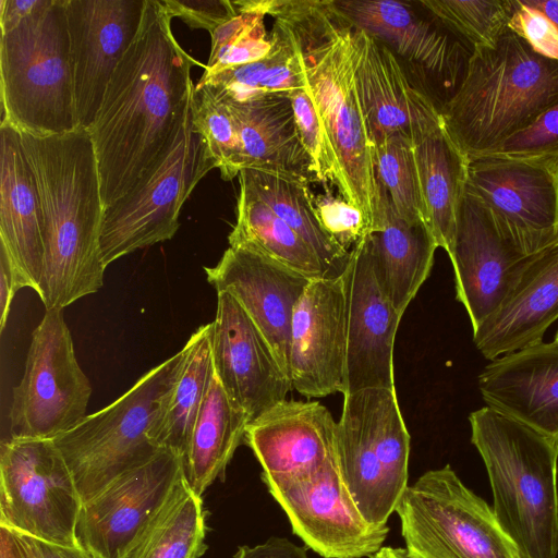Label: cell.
I'll return each instance as SVG.
<instances>
[{
	"mask_svg": "<svg viewBox=\"0 0 558 558\" xmlns=\"http://www.w3.org/2000/svg\"><path fill=\"white\" fill-rule=\"evenodd\" d=\"M396 512L416 558H521L493 508L449 464L409 485Z\"/></svg>",
	"mask_w": 558,
	"mask_h": 558,
	"instance_id": "cell-10",
	"label": "cell"
},
{
	"mask_svg": "<svg viewBox=\"0 0 558 558\" xmlns=\"http://www.w3.org/2000/svg\"><path fill=\"white\" fill-rule=\"evenodd\" d=\"M558 104V61L508 28L494 47L475 48L466 76L440 110L469 161L494 149Z\"/></svg>",
	"mask_w": 558,
	"mask_h": 558,
	"instance_id": "cell-4",
	"label": "cell"
},
{
	"mask_svg": "<svg viewBox=\"0 0 558 558\" xmlns=\"http://www.w3.org/2000/svg\"><path fill=\"white\" fill-rule=\"evenodd\" d=\"M508 27L538 54L558 61V27L525 0H512Z\"/></svg>",
	"mask_w": 558,
	"mask_h": 558,
	"instance_id": "cell-44",
	"label": "cell"
},
{
	"mask_svg": "<svg viewBox=\"0 0 558 558\" xmlns=\"http://www.w3.org/2000/svg\"><path fill=\"white\" fill-rule=\"evenodd\" d=\"M184 472V459L161 449L113 478L83 502L76 526L78 544L99 558H120Z\"/></svg>",
	"mask_w": 558,
	"mask_h": 558,
	"instance_id": "cell-17",
	"label": "cell"
},
{
	"mask_svg": "<svg viewBox=\"0 0 558 558\" xmlns=\"http://www.w3.org/2000/svg\"><path fill=\"white\" fill-rule=\"evenodd\" d=\"M161 0H146L138 34L112 74L87 130L104 208L125 195L168 144L199 64L178 43Z\"/></svg>",
	"mask_w": 558,
	"mask_h": 558,
	"instance_id": "cell-1",
	"label": "cell"
},
{
	"mask_svg": "<svg viewBox=\"0 0 558 558\" xmlns=\"http://www.w3.org/2000/svg\"><path fill=\"white\" fill-rule=\"evenodd\" d=\"M277 45L274 29L268 33L265 23L253 28L228 44L215 56L208 58L201 78H206L225 70L259 61L269 56Z\"/></svg>",
	"mask_w": 558,
	"mask_h": 558,
	"instance_id": "cell-43",
	"label": "cell"
},
{
	"mask_svg": "<svg viewBox=\"0 0 558 558\" xmlns=\"http://www.w3.org/2000/svg\"><path fill=\"white\" fill-rule=\"evenodd\" d=\"M172 17L181 19L191 28L213 33L236 15L234 1L230 0H161Z\"/></svg>",
	"mask_w": 558,
	"mask_h": 558,
	"instance_id": "cell-45",
	"label": "cell"
},
{
	"mask_svg": "<svg viewBox=\"0 0 558 558\" xmlns=\"http://www.w3.org/2000/svg\"><path fill=\"white\" fill-rule=\"evenodd\" d=\"M32 539L40 558H99L81 545L65 546L36 538Z\"/></svg>",
	"mask_w": 558,
	"mask_h": 558,
	"instance_id": "cell-50",
	"label": "cell"
},
{
	"mask_svg": "<svg viewBox=\"0 0 558 558\" xmlns=\"http://www.w3.org/2000/svg\"><path fill=\"white\" fill-rule=\"evenodd\" d=\"M336 450L361 513L369 523L386 525L409 486L410 435L396 390L366 388L344 395Z\"/></svg>",
	"mask_w": 558,
	"mask_h": 558,
	"instance_id": "cell-9",
	"label": "cell"
},
{
	"mask_svg": "<svg viewBox=\"0 0 558 558\" xmlns=\"http://www.w3.org/2000/svg\"><path fill=\"white\" fill-rule=\"evenodd\" d=\"M211 324L214 371L230 400L251 421L286 400L292 389L289 376L263 332L229 293H217Z\"/></svg>",
	"mask_w": 558,
	"mask_h": 558,
	"instance_id": "cell-20",
	"label": "cell"
},
{
	"mask_svg": "<svg viewBox=\"0 0 558 558\" xmlns=\"http://www.w3.org/2000/svg\"><path fill=\"white\" fill-rule=\"evenodd\" d=\"M412 143L427 225L438 247L450 256L470 161L449 136L441 118Z\"/></svg>",
	"mask_w": 558,
	"mask_h": 558,
	"instance_id": "cell-30",
	"label": "cell"
},
{
	"mask_svg": "<svg viewBox=\"0 0 558 558\" xmlns=\"http://www.w3.org/2000/svg\"><path fill=\"white\" fill-rule=\"evenodd\" d=\"M336 427L319 402L283 400L250 422L244 440L265 483L312 472L337 457Z\"/></svg>",
	"mask_w": 558,
	"mask_h": 558,
	"instance_id": "cell-24",
	"label": "cell"
},
{
	"mask_svg": "<svg viewBox=\"0 0 558 558\" xmlns=\"http://www.w3.org/2000/svg\"><path fill=\"white\" fill-rule=\"evenodd\" d=\"M193 119L197 131L207 143L221 178L231 181L239 177L245 168V159L238 124L229 108L206 86L194 87Z\"/></svg>",
	"mask_w": 558,
	"mask_h": 558,
	"instance_id": "cell-39",
	"label": "cell"
},
{
	"mask_svg": "<svg viewBox=\"0 0 558 558\" xmlns=\"http://www.w3.org/2000/svg\"><path fill=\"white\" fill-rule=\"evenodd\" d=\"M355 86L372 146L402 134L413 140L441 116L433 98L409 82L396 56L354 28Z\"/></svg>",
	"mask_w": 558,
	"mask_h": 558,
	"instance_id": "cell-23",
	"label": "cell"
},
{
	"mask_svg": "<svg viewBox=\"0 0 558 558\" xmlns=\"http://www.w3.org/2000/svg\"><path fill=\"white\" fill-rule=\"evenodd\" d=\"M43 0H0V29L11 28L33 13Z\"/></svg>",
	"mask_w": 558,
	"mask_h": 558,
	"instance_id": "cell-49",
	"label": "cell"
},
{
	"mask_svg": "<svg viewBox=\"0 0 558 558\" xmlns=\"http://www.w3.org/2000/svg\"><path fill=\"white\" fill-rule=\"evenodd\" d=\"M367 236L351 251L342 275L347 331L343 396L366 388L396 390L393 344L402 315L379 283Z\"/></svg>",
	"mask_w": 558,
	"mask_h": 558,
	"instance_id": "cell-19",
	"label": "cell"
},
{
	"mask_svg": "<svg viewBox=\"0 0 558 558\" xmlns=\"http://www.w3.org/2000/svg\"><path fill=\"white\" fill-rule=\"evenodd\" d=\"M468 189L526 255L558 241V161L483 156L469 162Z\"/></svg>",
	"mask_w": 558,
	"mask_h": 558,
	"instance_id": "cell-15",
	"label": "cell"
},
{
	"mask_svg": "<svg viewBox=\"0 0 558 558\" xmlns=\"http://www.w3.org/2000/svg\"><path fill=\"white\" fill-rule=\"evenodd\" d=\"M314 205L324 230L348 253L369 234L362 210L342 196L318 195Z\"/></svg>",
	"mask_w": 558,
	"mask_h": 558,
	"instance_id": "cell-42",
	"label": "cell"
},
{
	"mask_svg": "<svg viewBox=\"0 0 558 558\" xmlns=\"http://www.w3.org/2000/svg\"><path fill=\"white\" fill-rule=\"evenodd\" d=\"M372 157L376 179L397 213L410 222L427 223L412 140L402 134L389 136L373 146Z\"/></svg>",
	"mask_w": 558,
	"mask_h": 558,
	"instance_id": "cell-37",
	"label": "cell"
},
{
	"mask_svg": "<svg viewBox=\"0 0 558 558\" xmlns=\"http://www.w3.org/2000/svg\"><path fill=\"white\" fill-rule=\"evenodd\" d=\"M438 22L474 49L494 47L509 28L512 0H421Z\"/></svg>",
	"mask_w": 558,
	"mask_h": 558,
	"instance_id": "cell-38",
	"label": "cell"
},
{
	"mask_svg": "<svg viewBox=\"0 0 558 558\" xmlns=\"http://www.w3.org/2000/svg\"><path fill=\"white\" fill-rule=\"evenodd\" d=\"M469 422L493 510L521 558H557L558 441L487 405Z\"/></svg>",
	"mask_w": 558,
	"mask_h": 558,
	"instance_id": "cell-5",
	"label": "cell"
},
{
	"mask_svg": "<svg viewBox=\"0 0 558 558\" xmlns=\"http://www.w3.org/2000/svg\"><path fill=\"white\" fill-rule=\"evenodd\" d=\"M248 414L235 405L214 374L184 458L186 480L201 496L220 477L244 440Z\"/></svg>",
	"mask_w": 558,
	"mask_h": 558,
	"instance_id": "cell-32",
	"label": "cell"
},
{
	"mask_svg": "<svg viewBox=\"0 0 558 558\" xmlns=\"http://www.w3.org/2000/svg\"><path fill=\"white\" fill-rule=\"evenodd\" d=\"M269 15L299 52L306 89L339 162L340 196L362 210L371 234L380 219L379 190L355 86L354 28L330 0H272Z\"/></svg>",
	"mask_w": 558,
	"mask_h": 558,
	"instance_id": "cell-3",
	"label": "cell"
},
{
	"mask_svg": "<svg viewBox=\"0 0 558 558\" xmlns=\"http://www.w3.org/2000/svg\"><path fill=\"white\" fill-rule=\"evenodd\" d=\"M371 558H416L408 548L381 546Z\"/></svg>",
	"mask_w": 558,
	"mask_h": 558,
	"instance_id": "cell-52",
	"label": "cell"
},
{
	"mask_svg": "<svg viewBox=\"0 0 558 558\" xmlns=\"http://www.w3.org/2000/svg\"><path fill=\"white\" fill-rule=\"evenodd\" d=\"M186 347L144 374L124 395L86 415L52 440L62 453L82 501L159 449L150 432L163 413L186 357Z\"/></svg>",
	"mask_w": 558,
	"mask_h": 558,
	"instance_id": "cell-7",
	"label": "cell"
},
{
	"mask_svg": "<svg viewBox=\"0 0 558 558\" xmlns=\"http://www.w3.org/2000/svg\"><path fill=\"white\" fill-rule=\"evenodd\" d=\"M335 12L418 70L439 110L463 83L474 48L412 1L330 0ZM420 4V3H418Z\"/></svg>",
	"mask_w": 558,
	"mask_h": 558,
	"instance_id": "cell-13",
	"label": "cell"
},
{
	"mask_svg": "<svg viewBox=\"0 0 558 558\" xmlns=\"http://www.w3.org/2000/svg\"><path fill=\"white\" fill-rule=\"evenodd\" d=\"M483 156L558 161V104Z\"/></svg>",
	"mask_w": 558,
	"mask_h": 558,
	"instance_id": "cell-41",
	"label": "cell"
},
{
	"mask_svg": "<svg viewBox=\"0 0 558 558\" xmlns=\"http://www.w3.org/2000/svg\"><path fill=\"white\" fill-rule=\"evenodd\" d=\"M205 536L203 499L193 492L184 472L120 558H199L207 549Z\"/></svg>",
	"mask_w": 558,
	"mask_h": 558,
	"instance_id": "cell-33",
	"label": "cell"
},
{
	"mask_svg": "<svg viewBox=\"0 0 558 558\" xmlns=\"http://www.w3.org/2000/svg\"><path fill=\"white\" fill-rule=\"evenodd\" d=\"M20 135L45 213V268L38 295L46 311L63 310L96 293L107 268L100 251L104 204L94 145L84 129Z\"/></svg>",
	"mask_w": 558,
	"mask_h": 558,
	"instance_id": "cell-2",
	"label": "cell"
},
{
	"mask_svg": "<svg viewBox=\"0 0 558 558\" xmlns=\"http://www.w3.org/2000/svg\"><path fill=\"white\" fill-rule=\"evenodd\" d=\"M234 558H310L305 547L274 536L255 546H240Z\"/></svg>",
	"mask_w": 558,
	"mask_h": 558,
	"instance_id": "cell-46",
	"label": "cell"
},
{
	"mask_svg": "<svg viewBox=\"0 0 558 558\" xmlns=\"http://www.w3.org/2000/svg\"><path fill=\"white\" fill-rule=\"evenodd\" d=\"M525 2L542 11L558 27V0H525Z\"/></svg>",
	"mask_w": 558,
	"mask_h": 558,
	"instance_id": "cell-51",
	"label": "cell"
},
{
	"mask_svg": "<svg viewBox=\"0 0 558 558\" xmlns=\"http://www.w3.org/2000/svg\"><path fill=\"white\" fill-rule=\"evenodd\" d=\"M0 558H40L33 539L0 525Z\"/></svg>",
	"mask_w": 558,
	"mask_h": 558,
	"instance_id": "cell-48",
	"label": "cell"
},
{
	"mask_svg": "<svg viewBox=\"0 0 558 558\" xmlns=\"http://www.w3.org/2000/svg\"><path fill=\"white\" fill-rule=\"evenodd\" d=\"M194 87L153 168L125 195L104 208L100 251L106 267L130 253L173 238L184 203L216 168L207 143L194 124Z\"/></svg>",
	"mask_w": 558,
	"mask_h": 558,
	"instance_id": "cell-8",
	"label": "cell"
},
{
	"mask_svg": "<svg viewBox=\"0 0 558 558\" xmlns=\"http://www.w3.org/2000/svg\"><path fill=\"white\" fill-rule=\"evenodd\" d=\"M277 45L266 58L199 78L196 86H206L225 104H242L268 95L289 94L306 87L299 52L288 32L275 22Z\"/></svg>",
	"mask_w": 558,
	"mask_h": 558,
	"instance_id": "cell-36",
	"label": "cell"
},
{
	"mask_svg": "<svg viewBox=\"0 0 558 558\" xmlns=\"http://www.w3.org/2000/svg\"><path fill=\"white\" fill-rule=\"evenodd\" d=\"M240 187L265 203L315 252L328 278L341 277L350 253L322 227L308 183L302 177L245 168L239 174Z\"/></svg>",
	"mask_w": 558,
	"mask_h": 558,
	"instance_id": "cell-31",
	"label": "cell"
},
{
	"mask_svg": "<svg viewBox=\"0 0 558 558\" xmlns=\"http://www.w3.org/2000/svg\"><path fill=\"white\" fill-rule=\"evenodd\" d=\"M83 501L52 439L8 438L0 453V525L32 538L80 545Z\"/></svg>",
	"mask_w": 558,
	"mask_h": 558,
	"instance_id": "cell-11",
	"label": "cell"
},
{
	"mask_svg": "<svg viewBox=\"0 0 558 558\" xmlns=\"http://www.w3.org/2000/svg\"><path fill=\"white\" fill-rule=\"evenodd\" d=\"M557 319L558 241L530 256L501 306L473 332V341L492 361L543 341Z\"/></svg>",
	"mask_w": 558,
	"mask_h": 558,
	"instance_id": "cell-27",
	"label": "cell"
},
{
	"mask_svg": "<svg viewBox=\"0 0 558 558\" xmlns=\"http://www.w3.org/2000/svg\"><path fill=\"white\" fill-rule=\"evenodd\" d=\"M530 256L500 230L488 208L465 186L449 257L457 300L466 310L473 332L501 306Z\"/></svg>",
	"mask_w": 558,
	"mask_h": 558,
	"instance_id": "cell-16",
	"label": "cell"
},
{
	"mask_svg": "<svg viewBox=\"0 0 558 558\" xmlns=\"http://www.w3.org/2000/svg\"><path fill=\"white\" fill-rule=\"evenodd\" d=\"M230 247L268 257L310 279L328 278L306 242L265 203L240 187L236 221L228 236Z\"/></svg>",
	"mask_w": 558,
	"mask_h": 558,
	"instance_id": "cell-35",
	"label": "cell"
},
{
	"mask_svg": "<svg viewBox=\"0 0 558 558\" xmlns=\"http://www.w3.org/2000/svg\"><path fill=\"white\" fill-rule=\"evenodd\" d=\"M299 135L312 162L316 181L330 182L341 191L342 178L338 159L308 90L299 88L288 94Z\"/></svg>",
	"mask_w": 558,
	"mask_h": 558,
	"instance_id": "cell-40",
	"label": "cell"
},
{
	"mask_svg": "<svg viewBox=\"0 0 558 558\" xmlns=\"http://www.w3.org/2000/svg\"><path fill=\"white\" fill-rule=\"evenodd\" d=\"M90 396L62 310L46 311L33 331L22 379L12 391L9 438L53 439L87 415Z\"/></svg>",
	"mask_w": 558,
	"mask_h": 558,
	"instance_id": "cell-12",
	"label": "cell"
},
{
	"mask_svg": "<svg viewBox=\"0 0 558 558\" xmlns=\"http://www.w3.org/2000/svg\"><path fill=\"white\" fill-rule=\"evenodd\" d=\"M377 183L380 220L367 241L379 283L403 315L429 276L438 244L428 225L402 218L384 185L378 180Z\"/></svg>",
	"mask_w": 558,
	"mask_h": 558,
	"instance_id": "cell-28",
	"label": "cell"
},
{
	"mask_svg": "<svg viewBox=\"0 0 558 558\" xmlns=\"http://www.w3.org/2000/svg\"><path fill=\"white\" fill-rule=\"evenodd\" d=\"M345 291L343 277L313 279L291 323L289 378L307 398L344 391Z\"/></svg>",
	"mask_w": 558,
	"mask_h": 558,
	"instance_id": "cell-21",
	"label": "cell"
},
{
	"mask_svg": "<svg viewBox=\"0 0 558 558\" xmlns=\"http://www.w3.org/2000/svg\"><path fill=\"white\" fill-rule=\"evenodd\" d=\"M211 331V323L203 325L185 343L184 365L163 413L150 432V439L159 449L170 450L183 459L215 374Z\"/></svg>",
	"mask_w": 558,
	"mask_h": 558,
	"instance_id": "cell-34",
	"label": "cell"
},
{
	"mask_svg": "<svg viewBox=\"0 0 558 558\" xmlns=\"http://www.w3.org/2000/svg\"><path fill=\"white\" fill-rule=\"evenodd\" d=\"M46 222L40 191L20 132L0 123V245L27 288L39 293Z\"/></svg>",
	"mask_w": 558,
	"mask_h": 558,
	"instance_id": "cell-26",
	"label": "cell"
},
{
	"mask_svg": "<svg viewBox=\"0 0 558 558\" xmlns=\"http://www.w3.org/2000/svg\"><path fill=\"white\" fill-rule=\"evenodd\" d=\"M487 407L558 441V343L538 342L498 356L478 376Z\"/></svg>",
	"mask_w": 558,
	"mask_h": 558,
	"instance_id": "cell-25",
	"label": "cell"
},
{
	"mask_svg": "<svg viewBox=\"0 0 558 558\" xmlns=\"http://www.w3.org/2000/svg\"><path fill=\"white\" fill-rule=\"evenodd\" d=\"M204 269L217 293L227 292L242 305L289 376L292 317L313 279L258 253L230 246L216 266Z\"/></svg>",
	"mask_w": 558,
	"mask_h": 558,
	"instance_id": "cell-22",
	"label": "cell"
},
{
	"mask_svg": "<svg viewBox=\"0 0 558 558\" xmlns=\"http://www.w3.org/2000/svg\"><path fill=\"white\" fill-rule=\"evenodd\" d=\"M553 341H555L556 343H558V330L556 331V335H555V338H554V340H553Z\"/></svg>",
	"mask_w": 558,
	"mask_h": 558,
	"instance_id": "cell-53",
	"label": "cell"
},
{
	"mask_svg": "<svg viewBox=\"0 0 558 558\" xmlns=\"http://www.w3.org/2000/svg\"><path fill=\"white\" fill-rule=\"evenodd\" d=\"M293 533L324 558L371 557L389 527L369 523L350 494L335 457L300 475L265 482Z\"/></svg>",
	"mask_w": 558,
	"mask_h": 558,
	"instance_id": "cell-14",
	"label": "cell"
},
{
	"mask_svg": "<svg viewBox=\"0 0 558 558\" xmlns=\"http://www.w3.org/2000/svg\"><path fill=\"white\" fill-rule=\"evenodd\" d=\"M26 287L5 248L0 245V330L3 331L15 293Z\"/></svg>",
	"mask_w": 558,
	"mask_h": 558,
	"instance_id": "cell-47",
	"label": "cell"
},
{
	"mask_svg": "<svg viewBox=\"0 0 558 558\" xmlns=\"http://www.w3.org/2000/svg\"><path fill=\"white\" fill-rule=\"evenodd\" d=\"M146 0H65L80 129L95 121L108 83L141 28Z\"/></svg>",
	"mask_w": 558,
	"mask_h": 558,
	"instance_id": "cell-18",
	"label": "cell"
},
{
	"mask_svg": "<svg viewBox=\"0 0 558 558\" xmlns=\"http://www.w3.org/2000/svg\"><path fill=\"white\" fill-rule=\"evenodd\" d=\"M1 123L38 136L78 128L65 0L41 4L0 35Z\"/></svg>",
	"mask_w": 558,
	"mask_h": 558,
	"instance_id": "cell-6",
	"label": "cell"
},
{
	"mask_svg": "<svg viewBox=\"0 0 558 558\" xmlns=\"http://www.w3.org/2000/svg\"><path fill=\"white\" fill-rule=\"evenodd\" d=\"M225 105L239 128L245 168L315 180L288 94Z\"/></svg>",
	"mask_w": 558,
	"mask_h": 558,
	"instance_id": "cell-29",
	"label": "cell"
}]
</instances>
